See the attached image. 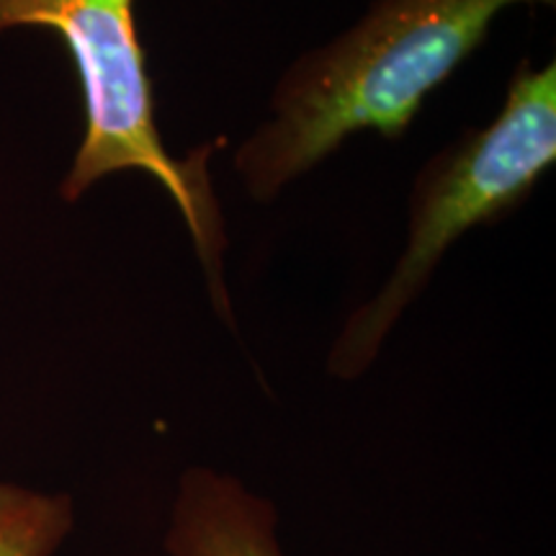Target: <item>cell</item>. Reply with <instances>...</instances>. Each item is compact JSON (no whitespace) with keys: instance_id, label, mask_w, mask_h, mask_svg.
<instances>
[{"instance_id":"obj_1","label":"cell","mask_w":556,"mask_h":556,"mask_svg":"<svg viewBox=\"0 0 556 556\" xmlns=\"http://www.w3.org/2000/svg\"><path fill=\"white\" fill-rule=\"evenodd\" d=\"M513 5L556 0H371L351 29L281 73L270 116L235 152L248 197L268 204L358 131L405 137L428 96Z\"/></svg>"},{"instance_id":"obj_2","label":"cell","mask_w":556,"mask_h":556,"mask_svg":"<svg viewBox=\"0 0 556 556\" xmlns=\"http://www.w3.org/2000/svg\"><path fill=\"white\" fill-rule=\"evenodd\" d=\"M16 29L58 34L80 80L86 129L60 186L62 199L73 204L101 178L122 170L155 178L180 212L214 307L229 323L225 214L208 176V155L225 139L186 157L170 155L163 144L135 0H0V34Z\"/></svg>"},{"instance_id":"obj_3","label":"cell","mask_w":556,"mask_h":556,"mask_svg":"<svg viewBox=\"0 0 556 556\" xmlns=\"http://www.w3.org/2000/svg\"><path fill=\"white\" fill-rule=\"evenodd\" d=\"M554 163L556 62L536 70L531 60H520L495 119L464 131L417 173L405 250L384 287L345 319L328 361L330 374H364L409 304L428 289L451 245L526 204Z\"/></svg>"},{"instance_id":"obj_4","label":"cell","mask_w":556,"mask_h":556,"mask_svg":"<svg viewBox=\"0 0 556 556\" xmlns=\"http://www.w3.org/2000/svg\"><path fill=\"white\" fill-rule=\"evenodd\" d=\"M165 548L168 556H283L268 500L212 469L180 477Z\"/></svg>"},{"instance_id":"obj_5","label":"cell","mask_w":556,"mask_h":556,"mask_svg":"<svg viewBox=\"0 0 556 556\" xmlns=\"http://www.w3.org/2000/svg\"><path fill=\"white\" fill-rule=\"evenodd\" d=\"M73 523L67 495L0 484V556H54Z\"/></svg>"}]
</instances>
